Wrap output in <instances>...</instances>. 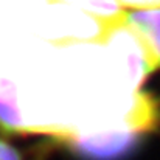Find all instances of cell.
Segmentation results:
<instances>
[{
  "label": "cell",
  "instance_id": "obj_1",
  "mask_svg": "<svg viewBox=\"0 0 160 160\" xmlns=\"http://www.w3.org/2000/svg\"><path fill=\"white\" fill-rule=\"evenodd\" d=\"M120 6L135 8L137 9H157L160 8V0H117Z\"/></svg>",
  "mask_w": 160,
  "mask_h": 160
},
{
  "label": "cell",
  "instance_id": "obj_2",
  "mask_svg": "<svg viewBox=\"0 0 160 160\" xmlns=\"http://www.w3.org/2000/svg\"><path fill=\"white\" fill-rule=\"evenodd\" d=\"M0 160H22L19 152L11 146L8 145L6 142L0 140Z\"/></svg>",
  "mask_w": 160,
  "mask_h": 160
}]
</instances>
